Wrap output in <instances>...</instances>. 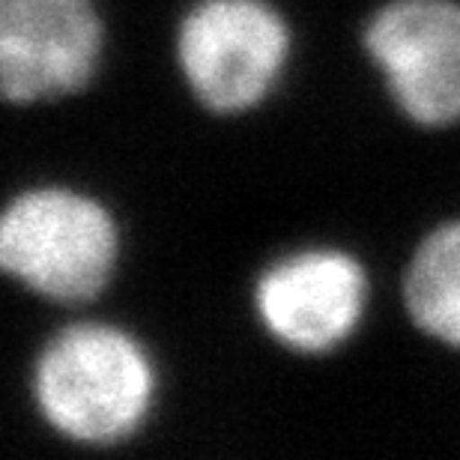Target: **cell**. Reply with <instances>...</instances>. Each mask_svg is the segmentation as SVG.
<instances>
[{"mask_svg":"<svg viewBox=\"0 0 460 460\" xmlns=\"http://www.w3.org/2000/svg\"><path fill=\"white\" fill-rule=\"evenodd\" d=\"M159 376L146 347L114 323L54 332L33 358L31 401L54 434L105 448L132 439L155 407Z\"/></svg>","mask_w":460,"mask_h":460,"instance_id":"cell-1","label":"cell"},{"mask_svg":"<svg viewBox=\"0 0 460 460\" xmlns=\"http://www.w3.org/2000/svg\"><path fill=\"white\" fill-rule=\"evenodd\" d=\"M117 263V222L87 191L33 186L6 204L0 266L36 296L58 305H87L111 284Z\"/></svg>","mask_w":460,"mask_h":460,"instance_id":"cell-2","label":"cell"},{"mask_svg":"<svg viewBox=\"0 0 460 460\" xmlns=\"http://www.w3.org/2000/svg\"><path fill=\"white\" fill-rule=\"evenodd\" d=\"M290 45V24L270 0H198L177 24L173 58L200 108L236 117L272 96Z\"/></svg>","mask_w":460,"mask_h":460,"instance_id":"cell-3","label":"cell"},{"mask_svg":"<svg viewBox=\"0 0 460 460\" xmlns=\"http://www.w3.org/2000/svg\"><path fill=\"white\" fill-rule=\"evenodd\" d=\"M362 45L410 123H460V0H389L367 18Z\"/></svg>","mask_w":460,"mask_h":460,"instance_id":"cell-4","label":"cell"},{"mask_svg":"<svg viewBox=\"0 0 460 460\" xmlns=\"http://www.w3.org/2000/svg\"><path fill=\"white\" fill-rule=\"evenodd\" d=\"M252 305L263 332L290 353H332L356 335L365 317V266L332 245L299 248L263 266Z\"/></svg>","mask_w":460,"mask_h":460,"instance_id":"cell-5","label":"cell"},{"mask_svg":"<svg viewBox=\"0 0 460 460\" xmlns=\"http://www.w3.org/2000/svg\"><path fill=\"white\" fill-rule=\"evenodd\" d=\"M105 49L96 0H0V87L13 105L90 87Z\"/></svg>","mask_w":460,"mask_h":460,"instance_id":"cell-6","label":"cell"},{"mask_svg":"<svg viewBox=\"0 0 460 460\" xmlns=\"http://www.w3.org/2000/svg\"><path fill=\"white\" fill-rule=\"evenodd\" d=\"M403 305L428 338L460 349V218L421 236L403 272Z\"/></svg>","mask_w":460,"mask_h":460,"instance_id":"cell-7","label":"cell"}]
</instances>
